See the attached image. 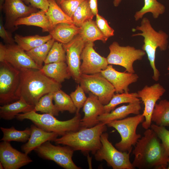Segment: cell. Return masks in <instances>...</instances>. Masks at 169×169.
<instances>
[{
  "label": "cell",
  "instance_id": "cell-1",
  "mask_svg": "<svg viewBox=\"0 0 169 169\" xmlns=\"http://www.w3.org/2000/svg\"><path fill=\"white\" fill-rule=\"evenodd\" d=\"M132 164L139 169H166L169 156L161 142L151 128L146 130L144 135L135 146Z\"/></svg>",
  "mask_w": 169,
  "mask_h": 169
},
{
  "label": "cell",
  "instance_id": "cell-2",
  "mask_svg": "<svg viewBox=\"0 0 169 169\" xmlns=\"http://www.w3.org/2000/svg\"><path fill=\"white\" fill-rule=\"evenodd\" d=\"M20 71V81L16 96L35 106L45 95L60 89L61 84L44 74L40 69H25Z\"/></svg>",
  "mask_w": 169,
  "mask_h": 169
},
{
  "label": "cell",
  "instance_id": "cell-3",
  "mask_svg": "<svg viewBox=\"0 0 169 169\" xmlns=\"http://www.w3.org/2000/svg\"><path fill=\"white\" fill-rule=\"evenodd\" d=\"M106 125L100 122L91 127L80 128L77 131L66 133L54 141L57 144L69 146L74 151L84 153L91 152L94 155L101 146L100 136L106 131Z\"/></svg>",
  "mask_w": 169,
  "mask_h": 169
},
{
  "label": "cell",
  "instance_id": "cell-4",
  "mask_svg": "<svg viewBox=\"0 0 169 169\" xmlns=\"http://www.w3.org/2000/svg\"><path fill=\"white\" fill-rule=\"evenodd\" d=\"M132 30L141 32L134 34L132 36H141L144 38V44L141 49L147 54L153 70L152 78L154 81H157L159 79L160 74L156 65V50L158 48L161 51H165L167 49L168 47V36L162 30L156 31L152 26L149 19L146 17H143L140 25L137 26L135 29Z\"/></svg>",
  "mask_w": 169,
  "mask_h": 169
},
{
  "label": "cell",
  "instance_id": "cell-5",
  "mask_svg": "<svg viewBox=\"0 0 169 169\" xmlns=\"http://www.w3.org/2000/svg\"><path fill=\"white\" fill-rule=\"evenodd\" d=\"M18 120L25 119L31 121L38 127L48 132H54L62 136L67 132L75 131L80 128L81 115L76 113L72 118L65 121L57 119L54 116L44 113L39 114L34 110L25 113H19L16 116Z\"/></svg>",
  "mask_w": 169,
  "mask_h": 169
},
{
  "label": "cell",
  "instance_id": "cell-6",
  "mask_svg": "<svg viewBox=\"0 0 169 169\" xmlns=\"http://www.w3.org/2000/svg\"><path fill=\"white\" fill-rule=\"evenodd\" d=\"M145 119L143 114L125 118L122 119L110 121L106 125L115 129L121 137V140L115 145V147L122 152L132 151L133 146H135L141 135L137 134L136 129L139 125Z\"/></svg>",
  "mask_w": 169,
  "mask_h": 169
},
{
  "label": "cell",
  "instance_id": "cell-7",
  "mask_svg": "<svg viewBox=\"0 0 169 169\" xmlns=\"http://www.w3.org/2000/svg\"><path fill=\"white\" fill-rule=\"evenodd\" d=\"M108 133L104 132L100 136L101 147L94 154L96 161L105 160L113 169H133L130 161L129 152H122L115 147L108 139Z\"/></svg>",
  "mask_w": 169,
  "mask_h": 169
},
{
  "label": "cell",
  "instance_id": "cell-8",
  "mask_svg": "<svg viewBox=\"0 0 169 169\" xmlns=\"http://www.w3.org/2000/svg\"><path fill=\"white\" fill-rule=\"evenodd\" d=\"M109 49L110 52L106 58L108 64L120 66L130 73H135L134 62L142 60L146 54L142 49L130 45L121 46L116 41L109 46Z\"/></svg>",
  "mask_w": 169,
  "mask_h": 169
},
{
  "label": "cell",
  "instance_id": "cell-9",
  "mask_svg": "<svg viewBox=\"0 0 169 169\" xmlns=\"http://www.w3.org/2000/svg\"><path fill=\"white\" fill-rule=\"evenodd\" d=\"M20 81V71L4 61L0 63V104L1 105L18 99L16 92Z\"/></svg>",
  "mask_w": 169,
  "mask_h": 169
},
{
  "label": "cell",
  "instance_id": "cell-10",
  "mask_svg": "<svg viewBox=\"0 0 169 169\" xmlns=\"http://www.w3.org/2000/svg\"><path fill=\"white\" fill-rule=\"evenodd\" d=\"M79 83L85 93L96 96L104 105L109 102L115 92L112 85L101 73L81 74Z\"/></svg>",
  "mask_w": 169,
  "mask_h": 169
},
{
  "label": "cell",
  "instance_id": "cell-11",
  "mask_svg": "<svg viewBox=\"0 0 169 169\" xmlns=\"http://www.w3.org/2000/svg\"><path fill=\"white\" fill-rule=\"evenodd\" d=\"M34 151L41 158L54 161L66 169H80L73 162L72 157L74 151L70 146H55L47 141Z\"/></svg>",
  "mask_w": 169,
  "mask_h": 169
},
{
  "label": "cell",
  "instance_id": "cell-12",
  "mask_svg": "<svg viewBox=\"0 0 169 169\" xmlns=\"http://www.w3.org/2000/svg\"><path fill=\"white\" fill-rule=\"evenodd\" d=\"M165 88L159 83H155L150 86L145 85L138 90V97L143 102L144 108L142 113L145 120L142 123V126L145 130L151 127V116L157 101L165 93Z\"/></svg>",
  "mask_w": 169,
  "mask_h": 169
},
{
  "label": "cell",
  "instance_id": "cell-13",
  "mask_svg": "<svg viewBox=\"0 0 169 169\" xmlns=\"http://www.w3.org/2000/svg\"><path fill=\"white\" fill-rule=\"evenodd\" d=\"M85 43L78 34L69 43L63 44L66 54V62L71 77L79 83L81 75V55Z\"/></svg>",
  "mask_w": 169,
  "mask_h": 169
},
{
  "label": "cell",
  "instance_id": "cell-14",
  "mask_svg": "<svg viewBox=\"0 0 169 169\" xmlns=\"http://www.w3.org/2000/svg\"><path fill=\"white\" fill-rule=\"evenodd\" d=\"M93 42L85 43L81 55L82 62L80 66L81 74H92L100 73L108 65L107 58L101 56L94 48Z\"/></svg>",
  "mask_w": 169,
  "mask_h": 169
},
{
  "label": "cell",
  "instance_id": "cell-15",
  "mask_svg": "<svg viewBox=\"0 0 169 169\" xmlns=\"http://www.w3.org/2000/svg\"><path fill=\"white\" fill-rule=\"evenodd\" d=\"M0 161L4 169H18L33 160L28 154L13 148L10 142L2 141L0 143Z\"/></svg>",
  "mask_w": 169,
  "mask_h": 169
},
{
  "label": "cell",
  "instance_id": "cell-16",
  "mask_svg": "<svg viewBox=\"0 0 169 169\" xmlns=\"http://www.w3.org/2000/svg\"><path fill=\"white\" fill-rule=\"evenodd\" d=\"M113 86L117 93L129 92V86L136 82L139 78L135 73L120 72L114 69L111 64L100 72Z\"/></svg>",
  "mask_w": 169,
  "mask_h": 169
},
{
  "label": "cell",
  "instance_id": "cell-17",
  "mask_svg": "<svg viewBox=\"0 0 169 169\" xmlns=\"http://www.w3.org/2000/svg\"><path fill=\"white\" fill-rule=\"evenodd\" d=\"M1 8L6 16L4 27L8 29L14 28V23L18 19L38 11L37 8L26 5L23 0H4Z\"/></svg>",
  "mask_w": 169,
  "mask_h": 169
},
{
  "label": "cell",
  "instance_id": "cell-18",
  "mask_svg": "<svg viewBox=\"0 0 169 169\" xmlns=\"http://www.w3.org/2000/svg\"><path fill=\"white\" fill-rule=\"evenodd\" d=\"M4 61L9 63L16 69L20 70L25 69H41L38 66L17 44H7Z\"/></svg>",
  "mask_w": 169,
  "mask_h": 169
},
{
  "label": "cell",
  "instance_id": "cell-19",
  "mask_svg": "<svg viewBox=\"0 0 169 169\" xmlns=\"http://www.w3.org/2000/svg\"><path fill=\"white\" fill-rule=\"evenodd\" d=\"M83 107L84 115L80 122L81 128H90L99 124L98 117L104 113V105L98 97L91 93H89Z\"/></svg>",
  "mask_w": 169,
  "mask_h": 169
},
{
  "label": "cell",
  "instance_id": "cell-20",
  "mask_svg": "<svg viewBox=\"0 0 169 169\" xmlns=\"http://www.w3.org/2000/svg\"><path fill=\"white\" fill-rule=\"evenodd\" d=\"M30 128V136L27 142L21 147L22 150L27 154L45 142L54 141L59 136L55 132L46 131L34 124L31 125Z\"/></svg>",
  "mask_w": 169,
  "mask_h": 169
},
{
  "label": "cell",
  "instance_id": "cell-21",
  "mask_svg": "<svg viewBox=\"0 0 169 169\" xmlns=\"http://www.w3.org/2000/svg\"><path fill=\"white\" fill-rule=\"evenodd\" d=\"M141 109L140 101L129 103L117 108L110 112L103 113L98 117L97 120L106 125L112 121L125 118L131 114H139Z\"/></svg>",
  "mask_w": 169,
  "mask_h": 169
},
{
  "label": "cell",
  "instance_id": "cell-22",
  "mask_svg": "<svg viewBox=\"0 0 169 169\" xmlns=\"http://www.w3.org/2000/svg\"><path fill=\"white\" fill-rule=\"evenodd\" d=\"M46 13L40 10L32 13L27 17L18 19L15 22L14 26L17 27L23 25L35 26L41 28L43 32H49L53 27Z\"/></svg>",
  "mask_w": 169,
  "mask_h": 169
},
{
  "label": "cell",
  "instance_id": "cell-23",
  "mask_svg": "<svg viewBox=\"0 0 169 169\" xmlns=\"http://www.w3.org/2000/svg\"><path fill=\"white\" fill-rule=\"evenodd\" d=\"M79 27L73 24L61 23L56 25L49 33L55 41L66 44L79 34Z\"/></svg>",
  "mask_w": 169,
  "mask_h": 169
},
{
  "label": "cell",
  "instance_id": "cell-24",
  "mask_svg": "<svg viewBox=\"0 0 169 169\" xmlns=\"http://www.w3.org/2000/svg\"><path fill=\"white\" fill-rule=\"evenodd\" d=\"M40 70L46 76L61 84L71 77L66 62L44 64Z\"/></svg>",
  "mask_w": 169,
  "mask_h": 169
},
{
  "label": "cell",
  "instance_id": "cell-25",
  "mask_svg": "<svg viewBox=\"0 0 169 169\" xmlns=\"http://www.w3.org/2000/svg\"><path fill=\"white\" fill-rule=\"evenodd\" d=\"M34 106L28 104L21 97L15 102L1 106L0 117L6 120H11L20 113H25L33 110Z\"/></svg>",
  "mask_w": 169,
  "mask_h": 169
},
{
  "label": "cell",
  "instance_id": "cell-26",
  "mask_svg": "<svg viewBox=\"0 0 169 169\" xmlns=\"http://www.w3.org/2000/svg\"><path fill=\"white\" fill-rule=\"evenodd\" d=\"M79 28V34L85 43L94 42L97 40H101L105 43L108 40L99 30L95 22L92 19L86 21Z\"/></svg>",
  "mask_w": 169,
  "mask_h": 169
},
{
  "label": "cell",
  "instance_id": "cell-27",
  "mask_svg": "<svg viewBox=\"0 0 169 169\" xmlns=\"http://www.w3.org/2000/svg\"><path fill=\"white\" fill-rule=\"evenodd\" d=\"M52 38L50 34L44 36L35 35L25 36L16 34L14 37L15 42L25 52L29 51L46 43Z\"/></svg>",
  "mask_w": 169,
  "mask_h": 169
},
{
  "label": "cell",
  "instance_id": "cell-28",
  "mask_svg": "<svg viewBox=\"0 0 169 169\" xmlns=\"http://www.w3.org/2000/svg\"><path fill=\"white\" fill-rule=\"evenodd\" d=\"M49 6L46 14L49 18L53 28L61 23L73 24L72 18L61 9L55 0H49Z\"/></svg>",
  "mask_w": 169,
  "mask_h": 169
},
{
  "label": "cell",
  "instance_id": "cell-29",
  "mask_svg": "<svg viewBox=\"0 0 169 169\" xmlns=\"http://www.w3.org/2000/svg\"><path fill=\"white\" fill-rule=\"evenodd\" d=\"M151 121L160 126H169V101L161 100L156 103L151 116Z\"/></svg>",
  "mask_w": 169,
  "mask_h": 169
},
{
  "label": "cell",
  "instance_id": "cell-30",
  "mask_svg": "<svg viewBox=\"0 0 169 169\" xmlns=\"http://www.w3.org/2000/svg\"><path fill=\"white\" fill-rule=\"evenodd\" d=\"M165 6L157 0H144L143 7L135 13L134 17L136 21L142 19L147 13H150L154 19L157 18L165 12Z\"/></svg>",
  "mask_w": 169,
  "mask_h": 169
},
{
  "label": "cell",
  "instance_id": "cell-31",
  "mask_svg": "<svg viewBox=\"0 0 169 169\" xmlns=\"http://www.w3.org/2000/svg\"><path fill=\"white\" fill-rule=\"evenodd\" d=\"M140 100L137 92H124L115 94L109 102L104 105V113L110 112L120 104L135 103L140 101Z\"/></svg>",
  "mask_w": 169,
  "mask_h": 169
},
{
  "label": "cell",
  "instance_id": "cell-32",
  "mask_svg": "<svg viewBox=\"0 0 169 169\" xmlns=\"http://www.w3.org/2000/svg\"><path fill=\"white\" fill-rule=\"evenodd\" d=\"M53 100L54 105L59 112L68 111L70 113H76L77 109L70 95L60 89L54 92Z\"/></svg>",
  "mask_w": 169,
  "mask_h": 169
},
{
  "label": "cell",
  "instance_id": "cell-33",
  "mask_svg": "<svg viewBox=\"0 0 169 169\" xmlns=\"http://www.w3.org/2000/svg\"><path fill=\"white\" fill-rule=\"evenodd\" d=\"M0 129L3 134L1 141L25 142L28 140L31 133L30 128L23 131L17 130L13 126L9 128L1 127Z\"/></svg>",
  "mask_w": 169,
  "mask_h": 169
},
{
  "label": "cell",
  "instance_id": "cell-34",
  "mask_svg": "<svg viewBox=\"0 0 169 169\" xmlns=\"http://www.w3.org/2000/svg\"><path fill=\"white\" fill-rule=\"evenodd\" d=\"M55 41L52 38L46 43L26 52L38 66L42 68L43 64Z\"/></svg>",
  "mask_w": 169,
  "mask_h": 169
},
{
  "label": "cell",
  "instance_id": "cell-35",
  "mask_svg": "<svg viewBox=\"0 0 169 169\" xmlns=\"http://www.w3.org/2000/svg\"><path fill=\"white\" fill-rule=\"evenodd\" d=\"M94 16L90 7L89 0H86L79 6L71 18L73 24L80 27L86 21L92 19Z\"/></svg>",
  "mask_w": 169,
  "mask_h": 169
},
{
  "label": "cell",
  "instance_id": "cell-36",
  "mask_svg": "<svg viewBox=\"0 0 169 169\" xmlns=\"http://www.w3.org/2000/svg\"><path fill=\"white\" fill-rule=\"evenodd\" d=\"M53 93L54 92H50L42 97L35 105L33 110L54 116H58L59 112L53 103Z\"/></svg>",
  "mask_w": 169,
  "mask_h": 169
},
{
  "label": "cell",
  "instance_id": "cell-37",
  "mask_svg": "<svg viewBox=\"0 0 169 169\" xmlns=\"http://www.w3.org/2000/svg\"><path fill=\"white\" fill-rule=\"evenodd\" d=\"M66 62V54L63 44L55 41L44 61V64Z\"/></svg>",
  "mask_w": 169,
  "mask_h": 169
},
{
  "label": "cell",
  "instance_id": "cell-38",
  "mask_svg": "<svg viewBox=\"0 0 169 169\" xmlns=\"http://www.w3.org/2000/svg\"><path fill=\"white\" fill-rule=\"evenodd\" d=\"M85 92L81 86L78 84L76 89L70 94V96L76 108V113H79L80 109L83 107L87 97L86 96Z\"/></svg>",
  "mask_w": 169,
  "mask_h": 169
},
{
  "label": "cell",
  "instance_id": "cell-39",
  "mask_svg": "<svg viewBox=\"0 0 169 169\" xmlns=\"http://www.w3.org/2000/svg\"><path fill=\"white\" fill-rule=\"evenodd\" d=\"M151 128L156 133L163 145L169 156V130L164 126L152 124Z\"/></svg>",
  "mask_w": 169,
  "mask_h": 169
},
{
  "label": "cell",
  "instance_id": "cell-40",
  "mask_svg": "<svg viewBox=\"0 0 169 169\" xmlns=\"http://www.w3.org/2000/svg\"><path fill=\"white\" fill-rule=\"evenodd\" d=\"M95 23L99 30L107 39L114 35V29L111 27L107 20L98 14L96 15Z\"/></svg>",
  "mask_w": 169,
  "mask_h": 169
},
{
  "label": "cell",
  "instance_id": "cell-41",
  "mask_svg": "<svg viewBox=\"0 0 169 169\" xmlns=\"http://www.w3.org/2000/svg\"><path fill=\"white\" fill-rule=\"evenodd\" d=\"M85 0H64L59 5L63 11L71 18L79 6Z\"/></svg>",
  "mask_w": 169,
  "mask_h": 169
},
{
  "label": "cell",
  "instance_id": "cell-42",
  "mask_svg": "<svg viewBox=\"0 0 169 169\" xmlns=\"http://www.w3.org/2000/svg\"><path fill=\"white\" fill-rule=\"evenodd\" d=\"M0 36L7 44H15V41L12 37V34L6 30L3 25L2 17L0 18Z\"/></svg>",
  "mask_w": 169,
  "mask_h": 169
},
{
  "label": "cell",
  "instance_id": "cell-43",
  "mask_svg": "<svg viewBox=\"0 0 169 169\" xmlns=\"http://www.w3.org/2000/svg\"><path fill=\"white\" fill-rule=\"evenodd\" d=\"M27 4L46 12L49 7V0H23Z\"/></svg>",
  "mask_w": 169,
  "mask_h": 169
},
{
  "label": "cell",
  "instance_id": "cell-44",
  "mask_svg": "<svg viewBox=\"0 0 169 169\" xmlns=\"http://www.w3.org/2000/svg\"><path fill=\"white\" fill-rule=\"evenodd\" d=\"M90 8L94 16L98 14L97 0H89Z\"/></svg>",
  "mask_w": 169,
  "mask_h": 169
},
{
  "label": "cell",
  "instance_id": "cell-45",
  "mask_svg": "<svg viewBox=\"0 0 169 169\" xmlns=\"http://www.w3.org/2000/svg\"><path fill=\"white\" fill-rule=\"evenodd\" d=\"M6 51V45H4L2 43H0V62L4 61L5 57Z\"/></svg>",
  "mask_w": 169,
  "mask_h": 169
},
{
  "label": "cell",
  "instance_id": "cell-46",
  "mask_svg": "<svg viewBox=\"0 0 169 169\" xmlns=\"http://www.w3.org/2000/svg\"><path fill=\"white\" fill-rule=\"evenodd\" d=\"M122 0H114L113 4L115 7H117L118 6Z\"/></svg>",
  "mask_w": 169,
  "mask_h": 169
},
{
  "label": "cell",
  "instance_id": "cell-47",
  "mask_svg": "<svg viewBox=\"0 0 169 169\" xmlns=\"http://www.w3.org/2000/svg\"><path fill=\"white\" fill-rule=\"evenodd\" d=\"M64 0H55L56 2L59 5Z\"/></svg>",
  "mask_w": 169,
  "mask_h": 169
},
{
  "label": "cell",
  "instance_id": "cell-48",
  "mask_svg": "<svg viewBox=\"0 0 169 169\" xmlns=\"http://www.w3.org/2000/svg\"><path fill=\"white\" fill-rule=\"evenodd\" d=\"M0 169H4V167L2 164L0 162Z\"/></svg>",
  "mask_w": 169,
  "mask_h": 169
},
{
  "label": "cell",
  "instance_id": "cell-49",
  "mask_svg": "<svg viewBox=\"0 0 169 169\" xmlns=\"http://www.w3.org/2000/svg\"><path fill=\"white\" fill-rule=\"evenodd\" d=\"M167 169H169V158L168 161V166Z\"/></svg>",
  "mask_w": 169,
  "mask_h": 169
},
{
  "label": "cell",
  "instance_id": "cell-50",
  "mask_svg": "<svg viewBox=\"0 0 169 169\" xmlns=\"http://www.w3.org/2000/svg\"><path fill=\"white\" fill-rule=\"evenodd\" d=\"M168 61H169V64L167 68V69L168 70H169V59L168 60ZM168 74H169V73H168Z\"/></svg>",
  "mask_w": 169,
  "mask_h": 169
},
{
  "label": "cell",
  "instance_id": "cell-51",
  "mask_svg": "<svg viewBox=\"0 0 169 169\" xmlns=\"http://www.w3.org/2000/svg\"><path fill=\"white\" fill-rule=\"evenodd\" d=\"M168 47H169V46H168Z\"/></svg>",
  "mask_w": 169,
  "mask_h": 169
}]
</instances>
